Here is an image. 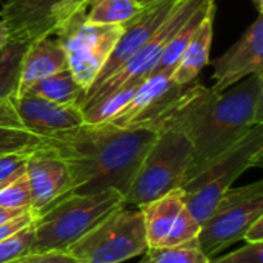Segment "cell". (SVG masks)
<instances>
[{"label":"cell","instance_id":"4","mask_svg":"<svg viewBox=\"0 0 263 263\" xmlns=\"http://www.w3.org/2000/svg\"><path fill=\"white\" fill-rule=\"evenodd\" d=\"M263 160V123L254 126L242 140L208 163L180 186L183 200L193 217L202 225L219 199L233 188L234 182Z\"/></svg>","mask_w":263,"mask_h":263},{"label":"cell","instance_id":"11","mask_svg":"<svg viewBox=\"0 0 263 263\" xmlns=\"http://www.w3.org/2000/svg\"><path fill=\"white\" fill-rule=\"evenodd\" d=\"M148 250L171 248L197 239L200 225L185 205L182 190H174L142 208Z\"/></svg>","mask_w":263,"mask_h":263},{"label":"cell","instance_id":"29","mask_svg":"<svg viewBox=\"0 0 263 263\" xmlns=\"http://www.w3.org/2000/svg\"><path fill=\"white\" fill-rule=\"evenodd\" d=\"M263 243H247L245 247L219 257L223 263H263Z\"/></svg>","mask_w":263,"mask_h":263},{"label":"cell","instance_id":"3","mask_svg":"<svg viewBox=\"0 0 263 263\" xmlns=\"http://www.w3.org/2000/svg\"><path fill=\"white\" fill-rule=\"evenodd\" d=\"M123 205V196L114 190L91 194L71 193L62 197L37 214L31 253L66 251V248Z\"/></svg>","mask_w":263,"mask_h":263},{"label":"cell","instance_id":"22","mask_svg":"<svg viewBox=\"0 0 263 263\" xmlns=\"http://www.w3.org/2000/svg\"><path fill=\"white\" fill-rule=\"evenodd\" d=\"M211 2H213V0H208V3H206L205 6H202L200 9H197V11L191 15V18L179 29V32L171 39V42H170V43L166 45V48L163 49V52H162V55H160L157 65H156L154 69L151 71V74H157V72H170V74H171V72H173V69H174V66L177 65V62H179L182 52L185 51V48L188 46L190 40H191L193 35L196 34V31H197L200 22L203 20V17H205V14H206V9H208V6H210Z\"/></svg>","mask_w":263,"mask_h":263},{"label":"cell","instance_id":"38","mask_svg":"<svg viewBox=\"0 0 263 263\" xmlns=\"http://www.w3.org/2000/svg\"><path fill=\"white\" fill-rule=\"evenodd\" d=\"M208 263H223V262H222V260H220L219 257H216V259L213 257V259H210V260H208Z\"/></svg>","mask_w":263,"mask_h":263},{"label":"cell","instance_id":"26","mask_svg":"<svg viewBox=\"0 0 263 263\" xmlns=\"http://www.w3.org/2000/svg\"><path fill=\"white\" fill-rule=\"evenodd\" d=\"M35 222V220H34ZM34 223L22 228L0 242V263H12L32 254Z\"/></svg>","mask_w":263,"mask_h":263},{"label":"cell","instance_id":"14","mask_svg":"<svg viewBox=\"0 0 263 263\" xmlns=\"http://www.w3.org/2000/svg\"><path fill=\"white\" fill-rule=\"evenodd\" d=\"M176 2L177 0H154L145 5L134 18L125 23L123 34L120 35L109 59L106 60V63L103 65L102 71L99 72L97 79L91 86H97L99 83L105 82L109 76H112L119 68H122L157 31V28L166 18Z\"/></svg>","mask_w":263,"mask_h":263},{"label":"cell","instance_id":"16","mask_svg":"<svg viewBox=\"0 0 263 263\" xmlns=\"http://www.w3.org/2000/svg\"><path fill=\"white\" fill-rule=\"evenodd\" d=\"M68 69L66 54L57 39L42 37L31 43L23 54L17 94L25 92L35 82Z\"/></svg>","mask_w":263,"mask_h":263},{"label":"cell","instance_id":"20","mask_svg":"<svg viewBox=\"0 0 263 263\" xmlns=\"http://www.w3.org/2000/svg\"><path fill=\"white\" fill-rule=\"evenodd\" d=\"M25 92H31L37 97H42L45 100L59 105H77V106H80V102L85 94V91L79 86V83L74 80L72 74L68 69L35 82Z\"/></svg>","mask_w":263,"mask_h":263},{"label":"cell","instance_id":"23","mask_svg":"<svg viewBox=\"0 0 263 263\" xmlns=\"http://www.w3.org/2000/svg\"><path fill=\"white\" fill-rule=\"evenodd\" d=\"M26 48V42L9 40L0 49V100L14 97L17 94L22 60Z\"/></svg>","mask_w":263,"mask_h":263},{"label":"cell","instance_id":"18","mask_svg":"<svg viewBox=\"0 0 263 263\" xmlns=\"http://www.w3.org/2000/svg\"><path fill=\"white\" fill-rule=\"evenodd\" d=\"M177 85L171 82L170 72H157L149 74L146 79H143L139 86L136 88L133 97L125 105V108L108 123L126 128L139 114H142L146 108H149L154 102L171 92Z\"/></svg>","mask_w":263,"mask_h":263},{"label":"cell","instance_id":"7","mask_svg":"<svg viewBox=\"0 0 263 263\" xmlns=\"http://www.w3.org/2000/svg\"><path fill=\"white\" fill-rule=\"evenodd\" d=\"M263 216V180L230 188L200 225L197 242L208 259L242 240L247 228Z\"/></svg>","mask_w":263,"mask_h":263},{"label":"cell","instance_id":"36","mask_svg":"<svg viewBox=\"0 0 263 263\" xmlns=\"http://www.w3.org/2000/svg\"><path fill=\"white\" fill-rule=\"evenodd\" d=\"M253 3H254V6L257 8V12L263 14V0H253Z\"/></svg>","mask_w":263,"mask_h":263},{"label":"cell","instance_id":"8","mask_svg":"<svg viewBox=\"0 0 263 263\" xmlns=\"http://www.w3.org/2000/svg\"><path fill=\"white\" fill-rule=\"evenodd\" d=\"M208 0H177L166 18L157 28V31L148 39V42L112 76L97 86H91L85 91L80 102L82 111L88 108L96 100L128 86H137L143 79H146L154 66L157 65L163 49L171 42V39L179 32V29L191 18V15L205 6Z\"/></svg>","mask_w":263,"mask_h":263},{"label":"cell","instance_id":"28","mask_svg":"<svg viewBox=\"0 0 263 263\" xmlns=\"http://www.w3.org/2000/svg\"><path fill=\"white\" fill-rule=\"evenodd\" d=\"M28 154L29 151L0 156V190L6 186L9 182L20 177L22 174H25Z\"/></svg>","mask_w":263,"mask_h":263},{"label":"cell","instance_id":"27","mask_svg":"<svg viewBox=\"0 0 263 263\" xmlns=\"http://www.w3.org/2000/svg\"><path fill=\"white\" fill-rule=\"evenodd\" d=\"M0 208L12 211H32V196L25 174L0 190Z\"/></svg>","mask_w":263,"mask_h":263},{"label":"cell","instance_id":"21","mask_svg":"<svg viewBox=\"0 0 263 263\" xmlns=\"http://www.w3.org/2000/svg\"><path fill=\"white\" fill-rule=\"evenodd\" d=\"M142 8L137 0H94L85 12V20L92 25H125Z\"/></svg>","mask_w":263,"mask_h":263},{"label":"cell","instance_id":"33","mask_svg":"<svg viewBox=\"0 0 263 263\" xmlns=\"http://www.w3.org/2000/svg\"><path fill=\"white\" fill-rule=\"evenodd\" d=\"M29 211H31V210H29ZM23 213H26V211H12V210H3V208H0V225L9 222L11 219L20 216V214H23Z\"/></svg>","mask_w":263,"mask_h":263},{"label":"cell","instance_id":"15","mask_svg":"<svg viewBox=\"0 0 263 263\" xmlns=\"http://www.w3.org/2000/svg\"><path fill=\"white\" fill-rule=\"evenodd\" d=\"M14 102L22 123L40 137L85 123L83 111L77 105H59L31 92L15 94Z\"/></svg>","mask_w":263,"mask_h":263},{"label":"cell","instance_id":"34","mask_svg":"<svg viewBox=\"0 0 263 263\" xmlns=\"http://www.w3.org/2000/svg\"><path fill=\"white\" fill-rule=\"evenodd\" d=\"M9 42V35H8V31H6V26L3 25V22L0 20V49Z\"/></svg>","mask_w":263,"mask_h":263},{"label":"cell","instance_id":"40","mask_svg":"<svg viewBox=\"0 0 263 263\" xmlns=\"http://www.w3.org/2000/svg\"><path fill=\"white\" fill-rule=\"evenodd\" d=\"M92 2H94V0H91V2H89V5H91V3H92Z\"/></svg>","mask_w":263,"mask_h":263},{"label":"cell","instance_id":"12","mask_svg":"<svg viewBox=\"0 0 263 263\" xmlns=\"http://www.w3.org/2000/svg\"><path fill=\"white\" fill-rule=\"evenodd\" d=\"M211 65L214 80L211 89L216 94L227 91L250 76L263 74V14L257 12L256 20L240 39Z\"/></svg>","mask_w":263,"mask_h":263},{"label":"cell","instance_id":"6","mask_svg":"<svg viewBox=\"0 0 263 263\" xmlns=\"http://www.w3.org/2000/svg\"><path fill=\"white\" fill-rule=\"evenodd\" d=\"M148 251L140 208L123 205L66 248L77 263H123Z\"/></svg>","mask_w":263,"mask_h":263},{"label":"cell","instance_id":"13","mask_svg":"<svg viewBox=\"0 0 263 263\" xmlns=\"http://www.w3.org/2000/svg\"><path fill=\"white\" fill-rule=\"evenodd\" d=\"M25 176L31 188L35 214L72 193V179L66 163L42 145L29 151Z\"/></svg>","mask_w":263,"mask_h":263},{"label":"cell","instance_id":"5","mask_svg":"<svg viewBox=\"0 0 263 263\" xmlns=\"http://www.w3.org/2000/svg\"><path fill=\"white\" fill-rule=\"evenodd\" d=\"M191 159L193 146L182 131H160L123 196L125 205L142 208L179 190L186 177Z\"/></svg>","mask_w":263,"mask_h":263},{"label":"cell","instance_id":"32","mask_svg":"<svg viewBox=\"0 0 263 263\" xmlns=\"http://www.w3.org/2000/svg\"><path fill=\"white\" fill-rule=\"evenodd\" d=\"M32 263H77L69 254L65 251H57V253H45L39 254L37 259Z\"/></svg>","mask_w":263,"mask_h":263},{"label":"cell","instance_id":"31","mask_svg":"<svg viewBox=\"0 0 263 263\" xmlns=\"http://www.w3.org/2000/svg\"><path fill=\"white\" fill-rule=\"evenodd\" d=\"M242 240L247 243H263V216L256 219L245 231Z\"/></svg>","mask_w":263,"mask_h":263},{"label":"cell","instance_id":"10","mask_svg":"<svg viewBox=\"0 0 263 263\" xmlns=\"http://www.w3.org/2000/svg\"><path fill=\"white\" fill-rule=\"evenodd\" d=\"M91 0H5L0 20L9 40L31 43L55 35L72 17L85 14Z\"/></svg>","mask_w":263,"mask_h":263},{"label":"cell","instance_id":"30","mask_svg":"<svg viewBox=\"0 0 263 263\" xmlns=\"http://www.w3.org/2000/svg\"><path fill=\"white\" fill-rule=\"evenodd\" d=\"M35 217H37V214H35L34 211H26V213H23V214H20V216L11 219L9 222L0 225V242L5 240L6 237H9L11 234L20 231L22 228H25V227L34 223Z\"/></svg>","mask_w":263,"mask_h":263},{"label":"cell","instance_id":"2","mask_svg":"<svg viewBox=\"0 0 263 263\" xmlns=\"http://www.w3.org/2000/svg\"><path fill=\"white\" fill-rule=\"evenodd\" d=\"M262 123L263 74L250 76L220 94L199 82L196 94L176 128L190 139L193 146L191 165L183 182L194 177Z\"/></svg>","mask_w":263,"mask_h":263},{"label":"cell","instance_id":"25","mask_svg":"<svg viewBox=\"0 0 263 263\" xmlns=\"http://www.w3.org/2000/svg\"><path fill=\"white\" fill-rule=\"evenodd\" d=\"M146 254L148 263H208L210 260L200 250L197 239L171 248L148 250Z\"/></svg>","mask_w":263,"mask_h":263},{"label":"cell","instance_id":"35","mask_svg":"<svg viewBox=\"0 0 263 263\" xmlns=\"http://www.w3.org/2000/svg\"><path fill=\"white\" fill-rule=\"evenodd\" d=\"M37 256H39V254H29V256H26V257H23V259H20V260L12 263H32L37 259Z\"/></svg>","mask_w":263,"mask_h":263},{"label":"cell","instance_id":"9","mask_svg":"<svg viewBox=\"0 0 263 263\" xmlns=\"http://www.w3.org/2000/svg\"><path fill=\"white\" fill-rule=\"evenodd\" d=\"M125 25H92L85 14L72 17L55 35L62 45L68 71L79 86L86 91L109 59Z\"/></svg>","mask_w":263,"mask_h":263},{"label":"cell","instance_id":"19","mask_svg":"<svg viewBox=\"0 0 263 263\" xmlns=\"http://www.w3.org/2000/svg\"><path fill=\"white\" fill-rule=\"evenodd\" d=\"M42 137L31 133L20 120L14 97L0 100V156L31 151L37 148Z\"/></svg>","mask_w":263,"mask_h":263},{"label":"cell","instance_id":"17","mask_svg":"<svg viewBox=\"0 0 263 263\" xmlns=\"http://www.w3.org/2000/svg\"><path fill=\"white\" fill-rule=\"evenodd\" d=\"M214 12L216 0H213L206 9L203 20L200 22L196 34L190 40L188 46L182 52L177 65L171 72V82L177 86L191 83L199 77L202 69L210 63V52L214 34Z\"/></svg>","mask_w":263,"mask_h":263},{"label":"cell","instance_id":"1","mask_svg":"<svg viewBox=\"0 0 263 263\" xmlns=\"http://www.w3.org/2000/svg\"><path fill=\"white\" fill-rule=\"evenodd\" d=\"M157 134L148 128L83 123L43 136L40 145L66 163L72 193L91 194L114 190L125 196Z\"/></svg>","mask_w":263,"mask_h":263},{"label":"cell","instance_id":"39","mask_svg":"<svg viewBox=\"0 0 263 263\" xmlns=\"http://www.w3.org/2000/svg\"><path fill=\"white\" fill-rule=\"evenodd\" d=\"M139 263H148V254H146V253L143 254V257H142V260H140V262H139Z\"/></svg>","mask_w":263,"mask_h":263},{"label":"cell","instance_id":"37","mask_svg":"<svg viewBox=\"0 0 263 263\" xmlns=\"http://www.w3.org/2000/svg\"><path fill=\"white\" fill-rule=\"evenodd\" d=\"M142 6H145V5H148V3H151V2H154V0H137Z\"/></svg>","mask_w":263,"mask_h":263},{"label":"cell","instance_id":"24","mask_svg":"<svg viewBox=\"0 0 263 263\" xmlns=\"http://www.w3.org/2000/svg\"><path fill=\"white\" fill-rule=\"evenodd\" d=\"M137 86H128V88L117 89V91L96 100L94 103H91L88 108L83 109L85 123L100 125V123L111 122L125 108V105L129 102V99L133 97Z\"/></svg>","mask_w":263,"mask_h":263}]
</instances>
